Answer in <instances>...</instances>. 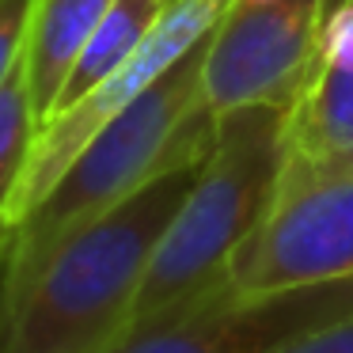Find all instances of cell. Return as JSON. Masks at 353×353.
Instances as JSON below:
<instances>
[{
  "instance_id": "obj_1",
  "label": "cell",
  "mask_w": 353,
  "mask_h": 353,
  "mask_svg": "<svg viewBox=\"0 0 353 353\" xmlns=\"http://www.w3.org/2000/svg\"><path fill=\"white\" fill-rule=\"evenodd\" d=\"M209 34L80 148L54 190L16 228L12 251L0 266V304L23 296L69 236L122 205L156 175L201 160L213 148L216 114L201 88Z\"/></svg>"
},
{
  "instance_id": "obj_2",
  "label": "cell",
  "mask_w": 353,
  "mask_h": 353,
  "mask_svg": "<svg viewBox=\"0 0 353 353\" xmlns=\"http://www.w3.org/2000/svg\"><path fill=\"white\" fill-rule=\"evenodd\" d=\"M201 160L156 175L65 239L23 296L0 304V353H107L130 323L152 251Z\"/></svg>"
},
{
  "instance_id": "obj_3",
  "label": "cell",
  "mask_w": 353,
  "mask_h": 353,
  "mask_svg": "<svg viewBox=\"0 0 353 353\" xmlns=\"http://www.w3.org/2000/svg\"><path fill=\"white\" fill-rule=\"evenodd\" d=\"M281 130L285 107L274 103L216 114L213 148L156 243L125 330L228 281L232 254L243 247L274 198L285 160Z\"/></svg>"
},
{
  "instance_id": "obj_4",
  "label": "cell",
  "mask_w": 353,
  "mask_h": 353,
  "mask_svg": "<svg viewBox=\"0 0 353 353\" xmlns=\"http://www.w3.org/2000/svg\"><path fill=\"white\" fill-rule=\"evenodd\" d=\"M353 277V156L285 152L274 198L228 266L236 289Z\"/></svg>"
},
{
  "instance_id": "obj_5",
  "label": "cell",
  "mask_w": 353,
  "mask_h": 353,
  "mask_svg": "<svg viewBox=\"0 0 353 353\" xmlns=\"http://www.w3.org/2000/svg\"><path fill=\"white\" fill-rule=\"evenodd\" d=\"M353 315V277L285 289L232 281L130 327L107 353H281L285 345Z\"/></svg>"
},
{
  "instance_id": "obj_6",
  "label": "cell",
  "mask_w": 353,
  "mask_h": 353,
  "mask_svg": "<svg viewBox=\"0 0 353 353\" xmlns=\"http://www.w3.org/2000/svg\"><path fill=\"white\" fill-rule=\"evenodd\" d=\"M334 0H232L213 27L201 88L213 114L251 103L289 107L304 88Z\"/></svg>"
},
{
  "instance_id": "obj_7",
  "label": "cell",
  "mask_w": 353,
  "mask_h": 353,
  "mask_svg": "<svg viewBox=\"0 0 353 353\" xmlns=\"http://www.w3.org/2000/svg\"><path fill=\"white\" fill-rule=\"evenodd\" d=\"M232 0H171V8L163 12V19L152 27L141 50L130 57L125 65H118L107 80L92 88L84 99H77L72 107H65L61 114H54L46 125L39 130V141L31 148V160H27L23 183L19 194L12 201L8 224L12 232L31 216V209L54 190V183L65 175L77 152L110 122L114 114H122L137 95H145L186 50H194L228 12Z\"/></svg>"
},
{
  "instance_id": "obj_8",
  "label": "cell",
  "mask_w": 353,
  "mask_h": 353,
  "mask_svg": "<svg viewBox=\"0 0 353 353\" xmlns=\"http://www.w3.org/2000/svg\"><path fill=\"white\" fill-rule=\"evenodd\" d=\"M110 4L114 0H39L34 4L23 50V72L31 84L39 125H46V118L54 114L88 39L95 34Z\"/></svg>"
},
{
  "instance_id": "obj_9",
  "label": "cell",
  "mask_w": 353,
  "mask_h": 353,
  "mask_svg": "<svg viewBox=\"0 0 353 353\" xmlns=\"http://www.w3.org/2000/svg\"><path fill=\"white\" fill-rule=\"evenodd\" d=\"M285 152L330 160L353 156V69L315 57L304 88L285 107Z\"/></svg>"
},
{
  "instance_id": "obj_10",
  "label": "cell",
  "mask_w": 353,
  "mask_h": 353,
  "mask_svg": "<svg viewBox=\"0 0 353 353\" xmlns=\"http://www.w3.org/2000/svg\"><path fill=\"white\" fill-rule=\"evenodd\" d=\"M168 8H171V0H114V4L107 8V16L99 19L95 34L88 39V46H84V54H80L77 69H72L69 84H65L61 99H57L54 114H61L65 107H72L77 99H84L99 80H107L118 65L130 61V57L141 50V42L152 34V27L163 19Z\"/></svg>"
},
{
  "instance_id": "obj_11",
  "label": "cell",
  "mask_w": 353,
  "mask_h": 353,
  "mask_svg": "<svg viewBox=\"0 0 353 353\" xmlns=\"http://www.w3.org/2000/svg\"><path fill=\"white\" fill-rule=\"evenodd\" d=\"M39 114H34V99H31V84H27L23 61L16 65L4 88H0V266L12 251V232L8 213L12 201L19 194V183H23L27 160H31V148L39 141Z\"/></svg>"
},
{
  "instance_id": "obj_12",
  "label": "cell",
  "mask_w": 353,
  "mask_h": 353,
  "mask_svg": "<svg viewBox=\"0 0 353 353\" xmlns=\"http://www.w3.org/2000/svg\"><path fill=\"white\" fill-rule=\"evenodd\" d=\"M34 4L39 0H0V88L23 61Z\"/></svg>"
},
{
  "instance_id": "obj_13",
  "label": "cell",
  "mask_w": 353,
  "mask_h": 353,
  "mask_svg": "<svg viewBox=\"0 0 353 353\" xmlns=\"http://www.w3.org/2000/svg\"><path fill=\"white\" fill-rule=\"evenodd\" d=\"M319 57L353 69V0H334L319 34Z\"/></svg>"
},
{
  "instance_id": "obj_14",
  "label": "cell",
  "mask_w": 353,
  "mask_h": 353,
  "mask_svg": "<svg viewBox=\"0 0 353 353\" xmlns=\"http://www.w3.org/2000/svg\"><path fill=\"white\" fill-rule=\"evenodd\" d=\"M281 353H353V315L342 323H330V327L315 330V334L300 338L292 345H285Z\"/></svg>"
}]
</instances>
